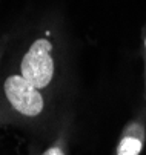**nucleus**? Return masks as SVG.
Here are the masks:
<instances>
[{
    "instance_id": "nucleus-1",
    "label": "nucleus",
    "mask_w": 146,
    "mask_h": 155,
    "mask_svg": "<svg viewBox=\"0 0 146 155\" xmlns=\"http://www.w3.org/2000/svg\"><path fill=\"white\" fill-rule=\"evenodd\" d=\"M54 120V98L29 83L12 66L6 69L0 78V126L41 132L51 127Z\"/></svg>"
},
{
    "instance_id": "nucleus-2",
    "label": "nucleus",
    "mask_w": 146,
    "mask_h": 155,
    "mask_svg": "<svg viewBox=\"0 0 146 155\" xmlns=\"http://www.w3.org/2000/svg\"><path fill=\"white\" fill-rule=\"evenodd\" d=\"M12 68L29 83L55 98L63 78L60 45L51 28L37 31L18 52Z\"/></svg>"
},
{
    "instance_id": "nucleus-3",
    "label": "nucleus",
    "mask_w": 146,
    "mask_h": 155,
    "mask_svg": "<svg viewBox=\"0 0 146 155\" xmlns=\"http://www.w3.org/2000/svg\"><path fill=\"white\" fill-rule=\"evenodd\" d=\"M146 144V107L123 126L112 155H141Z\"/></svg>"
},
{
    "instance_id": "nucleus-4",
    "label": "nucleus",
    "mask_w": 146,
    "mask_h": 155,
    "mask_svg": "<svg viewBox=\"0 0 146 155\" xmlns=\"http://www.w3.org/2000/svg\"><path fill=\"white\" fill-rule=\"evenodd\" d=\"M71 135H72V118L69 114H65L57 123L51 143L37 153L31 152V155H69Z\"/></svg>"
},
{
    "instance_id": "nucleus-5",
    "label": "nucleus",
    "mask_w": 146,
    "mask_h": 155,
    "mask_svg": "<svg viewBox=\"0 0 146 155\" xmlns=\"http://www.w3.org/2000/svg\"><path fill=\"white\" fill-rule=\"evenodd\" d=\"M9 41H11V35L9 34H3L0 37V66H2V60L5 57V52L9 46Z\"/></svg>"
},
{
    "instance_id": "nucleus-6",
    "label": "nucleus",
    "mask_w": 146,
    "mask_h": 155,
    "mask_svg": "<svg viewBox=\"0 0 146 155\" xmlns=\"http://www.w3.org/2000/svg\"><path fill=\"white\" fill-rule=\"evenodd\" d=\"M143 63H144V72H146V32L143 37Z\"/></svg>"
},
{
    "instance_id": "nucleus-7",
    "label": "nucleus",
    "mask_w": 146,
    "mask_h": 155,
    "mask_svg": "<svg viewBox=\"0 0 146 155\" xmlns=\"http://www.w3.org/2000/svg\"><path fill=\"white\" fill-rule=\"evenodd\" d=\"M144 97H146V72H144Z\"/></svg>"
}]
</instances>
